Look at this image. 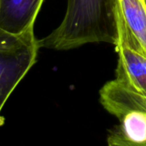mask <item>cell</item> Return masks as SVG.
<instances>
[{"mask_svg": "<svg viewBox=\"0 0 146 146\" xmlns=\"http://www.w3.org/2000/svg\"><path fill=\"white\" fill-rule=\"evenodd\" d=\"M117 0H67L62 21L38 39L40 48L68 50L87 44L117 41Z\"/></svg>", "mask_w": 146, "mask_h": 146, "instance_id": "6da1fadb", "label": "cell"}, {"mask_svg": "<svg viewBox=\"0 0 146 146\" xmlns=\"http://www.w3.org/2000/svg\"><path fill=\"white\" fill-rule=\"evenodd\" d=\"M40 49L34 30L12 35L0 30V126L1 111L8 98L33 68Z\"/></svg>", "mask_w": 146, "mask_h": 146, "instance_id": "7a4b0ae2", "label": "cell"}, {"mask_svg": "<svg viewBox=\"0 0 146 146\" xmlns=\"http://www.w3.org/2000/svg\"><path fill=\"white\" fill-rule=\"evenodd\" d=\"M116 26L117 41L115 46L119 56L116 79L146 95V53L127 27L118 1Z\"/></svg>", "mask_w": 146, "mask_h": 146, "instance_id": "3957f363", "label": "cell"}, {"mask_svg": "<svg viewBox=\"0 0 146 146\" xmlns=\"http://www.w3.org/2000/svg\"><path fill=\"white\" fill-rule=\"evenodd\" d=\"M44 0H0V30L22 35L34 30Z\"/></svg>", "mask_w": 146, "mask_h": 146, "instance_id": "277c9868", "label": "cell"}, {"mask_svg": "<svg viewBox=\"0 0 146 146\" xmlns=\"http://www.w3.org/2000/svg\"><path fill=\"white\" fill-rule=\"evenodd\" d=\"M99 96L104 108L119 120L130 111L146 113L145 94L118 79L107 82L101 88Z\"/></svg>", "mask_w": 146, "mask_h": 146, "instance_id": "5b68a950", "label": "cell"}, {"mask_svg": "<svg viewBox=\"0 0 146 146\" xmlns=\"http://www.w3.org/2000/svg\"><path fill=\"white\" fill-rule=\"evenodd\" d=\"M119 121V127L109 135L110 145H146V113L130 111Z\"/></svg>", "mask_w": 146, "mask_h": 146, "instance_id": "8992f818", "label": "cell"}, {"mask_svg": "<svg viewBox=\"0 0 146 146\" xmlns=\"http://www.w3.org/2000/svg\"><path fill=\"white\" fill-rule=\"evenodd\" d=\"M132 34L146 53V5L144 0H117Z\"/></svg>", "mask_w": 146, "mask_h": 146, "instance_id": "52a82bcc", "label": "cell"}]
</instances>
